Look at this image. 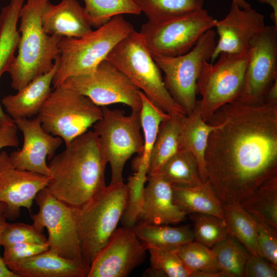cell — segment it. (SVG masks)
<instances>
[{
  "label": "cell",
  "mask_w": 277,
  "mask_h": 277,
  "mask_svg": "<svg viewBox=\"0 0 277 277\" xmlns=\"http://www.w3.org/2000/svg\"><path fill=\"white\" fill-rule=\"evenodd\" d=\"M140 240L149 248L172 249L194 241L193 230L188 226L136 224L132 227Z\"/></svg>",
  "instance_id": "obj_26"
},
{
  "label": "cell",
  "mask_w": 277,
  "mask_h": 277,
  "mask_svg": "<svg viewBox=\"0 0 277 277\" xmlns=\"http://www.w3.org/2000/svg\"><path fill=\"white\" fill-rule=\"evenodd\" d=\"M223 205L228 233L240 242L251 255H260L253 217L240 204Z\"/></svg>",
  "instance_id": "obj_29"
},
{
  "label": "cell",
  "mask_w": 277,
  "mask_h": 277,
  "mask_svg": "<svg viewBox=\"0 0 277 277\" xmlns=\"http://www.w3.org/2000/svg\"><path fill=\"white\" fill-rule=\"evenodd\" d=\"M50 161V180L46 188L72 208L84 205L106 186L107 162L93 131L74 138Z\"/></svg>",
  "instance_id": "obj_2"
},
{
  "label": "cell",
  "mask_w": 277,
  "mask_h": 277,
  "mask_svg": "<svg viewBox=\"0 0 277 277\" xmlns=\"http://www.w3.org/2000/svg\"><path fill=\"white\" fill-rule=\"evenodd\" d=\"M258 2L269 5L272 9L270 18L274 25L277 26V0H257Z\"/></svg>",
  "instance_id": "obj_46"
},
{
  "label": "cell",
  "mask_w": 277,
  "mask_h": 277,
  "mask_svg": "<svg viewBox=\"0 0 277 277\" xmlns=\"http://www.w3.org/2000/svg\"><path fill=\"white\" fill-rule=\"evenodd\" d=\"M45 244L47 239L43 232L37 230L33 225L22 223H4L0 234L1 245L4 247L19 242Z\"/></svg>",
  "instance_id": "obj_38"
},
{
  "label": "cell",
  "mask_w": 277,
  "mask_h": 277,
  "mask_svg": "<svg viewBox=\"0 0 277 277\" xmlns=\"http://www.w3.org/2000/svg\"><path fill=\"white\" fill-rule=\"evenodd\" d=\"M276 276V265L261 256L251 254L245 266L244 277Z\"/></svg>",
  "instance_id": "obj_42"
},
{
  "label": "cell",
  "mask_w": 277,
  "mask_h": 277,
  "mask_svg": "<svg viewBox=\"0 0 277 277\" xmlns=\"http://www.w3.org/2000/svg\"><path fill=\"white\" fill-rule=\"evenodd\" d=\"M253 218L256 223V240L260 255L277 266V229L254 217Z\"/></svg>",
  "instance_id": "obj_40"
},
{
  "label": "cell",
  "mask_w": 277,
  "mask_h": 277,
  "mask_svg": "<svg viewBox=\"0 0 277 277\" xmlns=\"http://www.w3.org/2000/svg\"><path fill=\"white\" fill-rule=\"evenodd\" d=\"M139 94L142 102L140 119L144 148L141 155L135 159L133 162L146 166L148 169L151 152L160 125L170 115L156 105L142 91L140 90Z\"/></svg>",
  "instance_id": "obj_32"
},
{
  "label": "cell",
  "mask_w": 277,
  "mask_h": 277,
  "mask_svg": "<svg viewBox=\"0 0 277 277\" xmlns=\"http://www.w3.org/2000/svg\"><path fill=\"white\" fill-rule=\"evenodd\" d=\"M216 32L210 29L187 53L176 56H155L153 58L164 73L166 87L186 114L197 105V80L203 63L210 61L216 45Z\"/></svg>",
  "instance_id": "obj_10"
},
{
  "label": "cell",
  "mask_w": 277,
  "mask_h": 277,
  "mask_svg": "<svg viewBox=\"0 0 277 277\" xmlns=\"http://www.w3.org/2000/svg\"><path fill=\"white\" fill-rule=\"evenodd\" d=\"M102 118L93 125L103 154L111 169L110 183L124 182L123 170L134 154L141 155L144 138L141 129V111H124L101 107Z\"/></svg>",
  "instance_id": "obj_8"
},
{
  "label": "cell",
  "mask_w": 277,
  "mask_h": 277,
  "mask_svg": "<svg viewBox=\"0 0 277 277\" xmlns=\"http://www.w3.org/2000/svg\"><path fill=\"white\" fill-rule=\"evenodd\" d=\"M89 97L100 107L121 103L141 111L140 89L106 59L92 72L69 77L61 85Z\"/></svg>",
  "instance_id": "obj_12"
},
{
  "label": "cell",
  "mask_w": 277,
  "mask_h": 277,
  "mask_svg": "<svg viewBox=\"0 0 277 277\" xmlns=\"http://www.w3.org/2000/svg\"><path fill=\"white\" fill-rule=\"evenodd\" d=\"M34 201L38 211L31 214L32 225L41 232L47 229L49 249L66 259L85 260L72 207L57 199L46 187L37 193Z\"/></svg>",
  "instance_id": "obj_13"
},
{
  "label": "cell",
  "mask_w": 277,
  "mask_h": 277,
  "mask_svg": "<svg viewBox=\"0 0 277 277\" xmlns=\"http://www.w3.org/2000/svg\"><path fill=\"white\" fill-rule=\"evenodd\" d=\"M58 59L53 68L31 81L15 94L5 96L2 104L13 120L31 118L37 116L52 91V80L58 66Z\"/></svg>",
  "instance_id": "obj_22"
},
{
  "label": "cell",
  "mask_w": 277,
  "mask_h": 277,
  "mask_svg": "<svg viewBox=\"0 0 277 277\" xmlns=\"http://www.w3.org/2000/svg\"><path fill=\"white\" fill-rule=\"evenodd\" d=\"M240 205L255 218L277 229V175L264 182Z\"/></svg>",
  "instance_id": "obj_28"
},
{
  "label": "cell",
  "mask_w": 277,
  "mask_h": 277,
  "mask_svg": "<svg viewBox=\"0 0 277 277\" xmlns=\"http://www.w3.org/2000/svg\"><path fill=\"white\" fill-rule=\"evenodd\" d=\"M49 1L27 0L20 10L18 52L6 70L15 90L49 72L60 56L58 43L62 37L46 33L42 23V12Z\"/></svg>",
  "instance_id": "obj_3"
},
{
  "label": "cell",
  "mask_w": 277,
  "mask_h": 277,
  "mask_svg": "<svg viewBox=\"0 0 277 277\" xmlns=\"http://www.w3.org/2000/svg\"><path fill=\"white\" fill-rule=\"evenodd\" d=\"M264 16L249 7L241 9L232 1L226 16L217 20L219 40L210 58L214 62L222 53H240L249 50L252 39L265 26Z\"/></svg>",
  "instance_id": "obj_18"
},
{
  "label": "cell",
  "mask_w": 277,
  "mask_h": 277,
  "mask_svg": "<svg viewBox=\"0 0 277 277\" xmlns=\"http://www.w3.org/2000/svg\"><path fill=\"white\" fill-rule=\"evenodd\" d=\"M133 30L123 15H117L85 36L63 37L58 43L60 54L53 88L60 86L69 77L93 71L113 47Z\"/></svg>",
  "instance_id": "obj_4"
},
{
  "label": "cell",
  "mask_w": 277,
  "mask_h": 277,
  "mask_svg": "<svg viewBox=\"0 0 277 277\" xmlns=\"http://www.w3.org/2000/svg\"><path fill=\"white\" fill-rule=\"evenodd\" d=\"M249 51L243 88L236 100L264 102L265 93L277 79V26H265L251 41Z\"/></svg>",
  "instance_id": "obj_14"
},
{
  "label": "cell",
  "mask_w": 277,
  "mask_h": 277,
  "mask_svg": "<svg viewBox=\"0 0 277 277\" xmlns=\"http://www.w3.org/2000/svg\"><path fill=\"white\" fill-rule=\"evenodd\" d=\"M24 137L22 147L14 151L9 158L12 165L19 170H27L50 176L46 163L50 160L63 141L46 132L37 116L14 120Z\"/></svg>",
  "instance_id": "obj_17"
},
{
  "label": "cell",
  "mask_w": 277,
  "mask_h": 277,
  "mask_svg": "<svg viewBox=\"0 0 277 277\" xmlns=\"http://www.w3.org/2000/svg\"><path fill=\"white\" fill-rule=\"evenodd\" d=\"M184 115L170 116L161 122L151 152L147 175L157 173L181 149V129Z\"/></svg>",
  "instance_id": "obj_25"
},
{
  "label": "cell",
  "mask_w": 277,
  "mask_h": 277,
  "mask_svg": "<svg viewBox=\"0 0 277 277\" xmlns=\"http://www.w3.org/2000/svg\"><path fill=\"white\" fill-rule=\"evenodd\" d=\"M84 11L91 26L99 28L117 15H139L142 12L133 0H84Z\"/></svg>",
  "instance_id": "obj_34"
},
{
  "label": "cell",
  "mask_w": 277,
  "mask_h": 277,
  "mask_svg": "<svg viewBox=\"0 0 277 277\" xmlns=\"http://www.w3.org/2000/svg\"><path fill=\"white\" fill-rule=\"evenodd\" d=\"M175 248L148 249L150 267L146 270L147 274L154 276L192 277L191 273L184 265Z\"/></svg>",
  "instance_id": "obj_35"
},
{
  "label": "cell",
  "mask_w": 277,
  "mask_h": 277,
  "mask_svg": "<svg viewBox=\"0 0 277 277\" xmlns=\"http://www.w3.org/2000/svg\"><path fill=\"white\" fill-rule=\"evenodd\" d=\"M147 175V170L139 168L128 178L126 204L120 221L123 227L132 228L136 223L143 202Z\"/></svg>",
  "instance_id": "obj_37"
},
{
  "label": "cell",
  "mask_w": 277,
  "mask_h": 277,
  "mask_svg": "<svg viewBox=\"0 0 277 277\" xmlns=\"http://www.w3.org/2000/svg\"><path fill=\"white\" fill-rule=\"evenodd\" d=\"M4 247L3 259L5 264L13 263L44 252L49 249L47 243L19 242Z\"/></svg>",
  "instance_id": "obj_41"
},
{
  "label": "cell",
  "mask_w": 277,
  "mask_h": 277,
  "mask_svg": "<svg viewBox=\"0 0 277 277\" xmlns=\"http://www.w3.org/2000/svg\"><path fill=\"white\" fill-rule=\"evenodd\" d=\"M149 21L159 22L203 9L204 0H133Z\"/></svg>",
  "instance_id": "obj_33"
},
{
  "label": "cell",
  "mask_w": 277,
  "mask_h": 277,
  "mask_svg": "<svg viewBox=\"0 0 277 277\" xmlns=\"http://www.w3.org/2000/svg\"><path fill=\"white\" fill-rule=\"evenodd\" d=\"M266 103L277 104V79L267 90L264 97Z\"/></svg>",
  "instance_id": "obj_45"
},
{
  "label": "cell",
  "mask_w": 277,
  "mask_h": 277,
  "mask_svg": "<svg viewBox=\"0 0 277 277\" xmlns=\"http://www.w3.org/2000/svg\"><path fill=\"white\" fill-rule=\"evenodd\" d=\"M19 39L18 32L7 26L0 28V77L14 57ZM13 120L2 109L0 105V127L6 122Z\"/></svg>",
  "instance_id": "obj_39"
},
{
  "label": "cell",
  "mask_w": 277,
  "mask_h": 277,
  "mask_svg": "<svg viewBox=\"0 0 277 277\" xmlns=\"http://www.w3.org/2000/svg\"><path fill=\"white\" fill-rule=\"evenodd\" d=\"M241 9H246L251 7L250 5L245 0H232Z\"/></svg>",
  "instance_id": "obj_47"
},
{
  "label": "cell",
  "mask_w": 277,
  "mask_h": 277,
  "mask_svg": "<svg viewBox=\"0 0 277 277\" xmlns=\"http://www.w3.org/2000/svg\"><path fill=\"white\" fill-rule=\"evenodd\" d=\"M127 197L124 182L110 183L84 205L72 208L82 254L90 266L116 229Z\"/></svg>",
  "instance_id": "obj_5"
},
{
  "label": "cell",
  "mask_w": 277,
  "mask_h": 277,
  "mask_svg": "<svg viewBox=\"0 0 277 277\" xmlns=\"http://www.w3.org/2000/svg\"><path fill=\"white\" fill-rule=\"evenodd\" d=\"M207 122L216 126L205 154L208 181L223 205L240 204L277 175V104L233 101Z\"/></svg>",
  "instance_id": "obj_1"
},
{
  "label": "cell",
  "mask_w": 277,
  "mask_h": 277,
  "mask_svg": "<svg viewBox=\"0 0 277 277\" xmlns=\"http://www.w3.org/2000/svg\"><path fill=\"white\" fill-rule=\"evenodd\" d=\"M50 176L19 170L11 164L5 151L0 152V202L6 205L4 213L13 221L19 216L21 208H31L37 193L46 188Z\"/></svg>",
  "instance_id": "obj_16"
},
{
  "label": "cell",
  "mask_w": 277,
  "mask_h": 277,
  "mask_svg": "<svg viewBox=\"0 0 277 277\" xmlns=\"http://www.w3.org/2000/svg\"><path fill=\"white\" fill-rule=\"evenodd\" d=\"M144 200L136 224H176L186 214L174 203L172 186L159 173L147 175Z\"/></svg>",
  "instance_id": "obj_19"
},
{
  "label": "cell",
  "mask_w": 277,
  "mask_h": 277,
  "mask_svg": "<svg viewBox=\"0 0 277 277\" xmlns=\"http://www.w3.org/2000/svg\"><path fill=\"white\" fill-rule=\"evenodd\" d=\"M6 266L19 277H87L90 270L85 260L66 259L49 249Z\"/></svg>",
  "instance_id": "obj_20"
},
{
  "label": "cell",
  "mask_w": 277,
  "mask_h": 277,
  "mask_svg": "<svg viewBox=\"0 0 277 277\" xmlns=\"http://www.w3.org/2000/svg\"><path fill=\"white\" fill-rule=\"evenodd\" d=\"M175 205L186 215L204 213L224 219L223 205L209 182L193 187H172Z\"/></svg>",
  "instance_id": "obj_24"
},
{
  "label": "cell",
  "mask_w": 277,
  "mask_h": 277,
  "mask_svg": "<svg viewBox=\"0 0 277 277\" xmlns=\"http://www.w3.org/2000/svg\"><path fill=\"white\" fill-rule=\"evenodd\" d=\"M37 116L43 129L66 146L100 120L102 110L89 97L60 86L51 91Z\"/></svg>",
  "instance_id": "obj_7"
},
{
  "label": "cell",
  "mask_w": 277,
  "mask_h": 277,
  "mask_svg": "<svg viewBox=\"0 0 277 277\" xmlns=\"http://www.w3.org/2000/svg\"><path fill=\"white\" fill-rule=\"evenodd\" d=\"M211 249L224 276L244 277L245 266L251 254L236 239L228 233Z\"/></svg>",
  "instance_id": "obj_30"
},
{
  "label": "cell",
  "mask_w": 277,
  "mask_h": 277,
  "mask_svg": "<svg viewBox=\"0 0 277 277\" xmlns=\"http://www.w3.org/2000/svg\"><path fill=\"white\" fill-rule=\"evenodd\" d=\"M216 125L210 124L201 117L198 103L195 108L185 115L182 119L181 134V149L191 152L196 158L202 181H208L205 154L208 137L216 128Z\"/></svg>",
  "instance_id": "obj_23"
},
{
  "label": "cell",
  "mask_w": 277,
  "mask_h": 277,
  "mask_svg": "<svg viewBox=\"0 0 277 277\" xmlns=\"http://www.w3.org/2000/svg\"><path fill=\"white\" fill-rule=\"evenodd\" d=\"M4 213L0 214V234L4 223L6 221ZM0 243V247H1ZM0 277H19L18 275L10 270L6 266L0 255Z\"/></svg>",
  "instance_id": "obj_44"
},
{
  "label": "cell",
  "mask_w": 277,
  "mask_h": 277,
  "mask_svg": "<svg viewBox=\"0 0 277 277\" xmlns=\"http://www.w3.org/2000/svg\"><path fill=\"white\" fill-rule=\"evenodd\" d=\"M189 217L193 223L194 241L209 248L223 240L228 233L224 219L197 213L190 214Z\"/></svg>",
  "instance_id": "obj_36"
},
{
  "label": "cell",
  "mask_w": 277,
  "mask_h": 277,
  "mask_svg": "<svg viewBox=\"0 0 277 277\" xmlns=\"http://www.w3.org/2000/svg\"><path fill=\"white\" fill-rule=\"evenodd\" d=\"M147 250L132 228H116L90 264L87 277H126L144 262Z\"/></svg>",
  "instance_id": "obj_15"
},
{
  "label": "cell",
  "mask_w": 277,
  "mask_h": 277,
  "mask_svg": "<svg viewBox=\"0 0 277 277\" xmlns=\"http://www.w3.org/2000/svg\"><path fill=\"white\" fill-rule=\"evenodd\" d=\"M216 21L203 8L162 22L148 21L139 32L152 57L176 56L189 51Z\"/></svg>",
  "instance_id": "obj_11"
},
{
  "label": "cell",
  "mask_w": 277,
  "mask_h": 277,
  "mask_svg": "<svg viewBox=\"0 0 277 277\" xmlns=\"http://www.w3.org/2000/svg\"><path fill=\"white\" fill-rule=\"evenodd\" d=\"M106 59L164 112L170 116L186 114L167 89L161 70L140 32L133 30L129 33L113 47Z\"/></svg>",
  "instance_id": "obj_6"
},
{
  "label": "cell",
  "mask_w": 277,
  "mask_h": 277,
  "mask_svg": "<svg viewBox=\"0 0 277 277\" xmlns=\"http://www.w3.org/2000/svg\"><path fill=\"white\" fill-rule=\"evenodd\" d=\"M175 250L192 277L224 276L220 271L211 248L193 241Z\"/></svg>",
  "instance_id": "obj_31"
},
{
  "label": "cell",
  "mask_w": 277,
  "mask_h": 277,
  "mask_svg": "<svg viewBox=\"0 0 277 277\" xmlns=\"http://www.w3.org/2000/svg\"><path fill=\"white\" fill-rule=\"evenodd\" d=\"M249 50L240 53H222L214 63L205 61L197 80L200 114L207 122L223 105L236 100L244 84Z\"/></svg>",
  "instance_id": "obj_9"
},
{
  "label": "cell",
  "mask_w": 277,
  "mask_h": 277,
  "mask_svg": "<svg viewBox=\"0 0 277 277\" xmlns=\"http://www.w3.org/2000/svg\"><path fill=\"white\" fill-rule=\"evenodd\" d=\"M157 173L172 187H193L204 183L196 158L183 149L171 157Z\"/></svg>",
  "instance_id": "obj_27"
},
{
  "label": "cell",
  "mask_w": 277,
  "mask_h": 277,
  "mask_svg": "<svg viewBox=\"0 0 277 277\" xmlns=\"http://www.w3.org/2000/svg\"><path fill=\"white\" fill-rule=\"evenodd\" d=\"M17 128L13 120L5 123L0 127V150L4 147H17L19 140L17 137ZM6 205L0 202V214L4 213Z\"/></svg>",
  "instance_id": "obj_43"
},
{
  "label": "cell",
  "mask_w": 277,
  "mask_h": 277,
  "mask_svg": "<svg viewBox=\"0 0 277 277\" xmlns=\"http://www.w3.org/2000/svg\"><path fill=\"white\" fill-rule=\"evenodd\" d=\"M45 32L61 37L79 38L92 30L82 7L77 0H62L56 5L48 2L42 14Z\"/></svg>",
  "instance_id": "obj_21"
}]
</instances>
